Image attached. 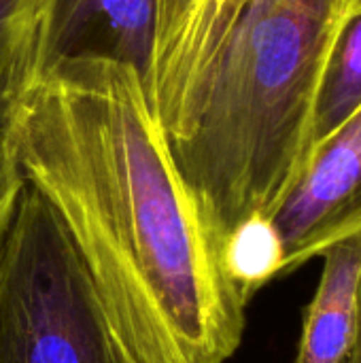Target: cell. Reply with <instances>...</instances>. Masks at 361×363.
<instances>
[{
    "instance_id": "obj_6",
    "label": "cell",
    "mask_w": 361,
    "mask_h": 363,
    "mask_svg": "<svg viewBox=\"0 0 361 363\" xmlns=\"http://www.w3.org/2000/svg\"><path fill=\"white\" fill-rule=\"evenodd\" d=\"M157 0H51L47 68L68 60H109L134 68L147 85Z\"/></svg>"
},
{
    "instance_id": "obj_3",
    "label": "cell",
    "mask_w": 361,
    "mask_h": 363,
    "mask_svg": "<svg viewBox=\"0 0 361 363\" xmlns=\"http://www.w3.org/2000/svg\"><path fill=\"white\" fill-rule=\"evenodd\" d=\"M0 363H134L64 225L30 183L0 247Z\"/></svg>"
},
{
    "instance_id": "obj_12",
    "label": "cell",
    "mask_w": 361,
    "mask_h": 363,
    "mask_svg": "<svg viewBox=\"0 0 361 363\" xmlns=\"http://www.w3.org/2000/svg\"><path fill=\"white\" fill-rule=\"evenodd\" d=\"M345 363H361V289H360V334H357V342L349 355V359Z\"/></svg>"
},
{
    "instance_id": "obj_1",
    "label": "cell",
    "mask_w": 361,
    "mask_h": 363,
    "mask_svg": "<svg viewBox=\"0 0 361 363\" xmlns=\"http://www.w3.org/2000/svg\"><path fill=\"white\" fill-rule=\"evenodd\" d=\"M26 181L49 202L134 363H226L247 300L228 277L140 74L109 60L51 64L15 130Z\"/></svg>"
},
{
    "instance_id": "obj_11",
    "label": "cell",
    "mask_w": 361,
    "mask_h": 363,
    "mask_svg": "<svg viewBox=\"0 0 361 363\" xmlns=\"http://www.w3.org/2000/svg\"><path fill=\"white\" fill-rule=\"evenodd\" d=\"M28 181L17 157V143L0 145V247L15 221Z\"/></svg>"
},
{
    "instance_id": "obj_10",
    "label": "cell",
    "mask_w": 361,
    "mask_h": 363,
    "mask_svg": "<svg viewBox=\"0 0 361 363\" xmlns=\"http://www.w3.org/2000/svg\"><path fill=\"white\" fill-rule=\"evenodd\" d=\"M223 268L247 302L281 277L283 253L272 221L253 219L238 228L223 249Z\"/></svg>"
},
{
    "instance_id": "obj_8",
    "label": "cell",
    "mask_w": 361,
    "mask_h": 363,
    "mask_svg": "<svg viewBox=\"0 0 361 363\" xmlns=\"http://www.w3.org/2000/svg\"><path fill=\"white\" fill-rule=\"evenodd\" d=\"M51 0H0V145L15 143L19 111L47 70Z\"/></svg>"
},
{
    "instance_id": "obj_9",
    "label": "cell",
    "mask_w": 361,
    "mask_h": 363,
    "mask_svg": "<svg viewBox=\"0 0 361 363\" xmlns=\"http://www.w3.org/2000/svg\"><path fill=\"white\" fill-rule=\"evenodd\" d=\"M361 108V11L338 30L317 89L311 151Z\"/></svg>"
},
{
    "instance_id": "obj_4",
    "label": "cell",
    "mask_w": 361,
    "mask_h": 363,
    "mask_svg": "<svg viewBox=\"0 0 361 363\" xmlns=\"http://www.w3.org/2000/svg\"><path fill=\"white\" fill-rule=\"evenodd\" d=\"M281 277L361 234V108L321 140L272 215Z\"/></svg>"
},
{
    "instance_id": "obj_5",
    "label": "cell",
    "mask_w": 361,
    "mask_h": 363,
    "mask_svg": "<svg viewBox=\"0 0 361 363\" xmlns=\"http://www.w3.org/2000/svg\"><path fill=\"white\" fill-rule=\"evenodd\" d=\"M251 0H157L147 79L151 108L172 140L187 123L206 72Z\"/></svg>"
},
{
    "instance_id": "obj_7",
    "label": "cell",
    "mask_w": 361,
    "mask_h": 363,
    "mask_svg": "<svg viewBox=\"0 0 361 363\" xmlns=\"http://www.w3.org/2000/svg\"><path fill=\"white\" fill-rule=\"evenodd\" d=\"M319 287L304 313L296 363H345L360 334L361 234L321 253Z\"/></svg>"
},
{
    "instance_id": "obj_2",
    "label": "cell",
    "mask_w": 361,
    "mask_h": 363,
    "mask_svg": "<svg viewBox=\"0 0 361 363\" xmlns=\"http://www.w3.org/2000/svg\"><path fill=\"white\" fill-rule=\"evenodd\" d=\"M357 0H251L221 43L172 160L219 251L272 219L304 168L330 47Z\"/></svg>"
},
{
    "instance_id": "obj_13",
    "label": "cell",
    "mask_w": 361,
    "mask_h": 363,
    "mask_svg": "<svg viewBox=\"0 0 361 363\" xmlns=\"http://www.w3.org/2000/svg\"><path fill=\"white\" fill-rule=\"evenodd\" d=\"M361 11V0H357V2H355V11H353V13H360Z\"/></svg>"
}]
</instances>
